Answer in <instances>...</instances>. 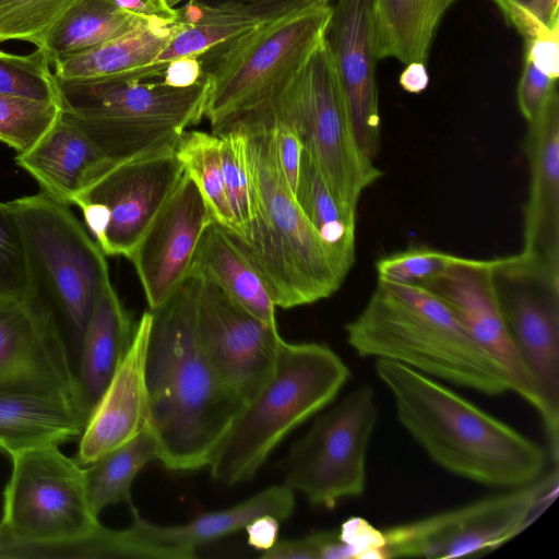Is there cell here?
<instances>
[{"instance_id": "2e32d148", "label": "cell", "mask_w": 559, "mask_h": 559, "mask_svg": "<svg viewBox=\"0 0 559 559\" xmlns=\"http://www.w3.org/2000/svg\"><path fill=\"white\" fill-rule=\"evenodd\" d=\"M199 274L201 343L224 385L243 405L269 377L282 337L277 326L261 322Z\"/></svg>"}, {"instance_id": "f1b7e54d", "label": "cell", "mask_w": 559, "mask_h": 559, "mask_svg": "<svg viewBox=\"0 0 559 559\" xmlns=\"http://www.w3.org/2000/svg\"><path fill=\"white\" fill-rule=\"evenodd\" d=\"M295 508L294 490L285 484L273 485L224 510L204 513L179 525L159 526L151 523L154 534L165 543L192 550L245 528L262 515H273L281 522Z\"/></svg>"}, {"instance_id": "8fae6325", "label": "cell", "mask_w": 559, "mask_h": 559, "mask_svg": "<svg viewBox=\"0 0 559 559\" xmlns=\"http://www.w3.org/2000/svg\"><path fill=\"white\" fill-rule=\"evenodd\" d=\"M558 472L507 492L383 531V559H450L500 547L557 493Z\"/></svg>"}, {"instance_id": "83f0119b", "label": "cell", "mask_w": 559, "mask_h": 559, "mask_svg": "<svg viewBox=\"0 0 559 559\" xmlns=\"http://www.w3.org/2000/svg\"><path fill=\"white\" fill-rule=\"evenodd\" d=\"M295 199L340 275L355 262L357 209L340 201L312 158L304 151Z\"/></svg>"}, {"instance_id": "52a82bcc", "label": "cell", "mask_w": 559, "mask_h": 559, "mask_svg": "<svg viewBox=\"0 0 559 559\" xmlns=\"http://www.w3.org/2000/svg\"><path fill=\"white\" fill-rule=\"evenodd\" d=\"M332 3L261 22L199 56L210 83L204 118L213 133L281 96L323 39Z\"/></svg>"}, {"instance_id": "1f68e13d", "label": "cell", "mask_w": 559, "mask_h": 559, "mask_svg": "<svg viewBox=\"0 0 559 559\" xmlns=\"http://www.w3.org/2000/svg\"><path fill=\"white\" fill-rule=\"evenodd\" d=\"M132 524L110 530L102 524L90 536L43 550L39 558L192 559L197 554L158 538L133 507Z\"/></svg>"}, {"instance_id": "484cf974", "label": "cell", "mask_w": 559, "mask_h": 559, "mask_svg": "<svg viewBox=\"0 0 559 559\" xmlns=\"http://www.w3.org/2000/svg\"><path fill=\"white\" fill-rule=\"evenodd\" d=\"M457 0H371L378 60L424 62L447 11Z\"/></svg>"}, {"instance_id": "4dcf8cb0", "label": "cell", "mask_w": 559, "mask_h": 559, "mask_svg": "<svg viewBox=\"0 0 559 559\" xmlns=\"http://www.w3.org/2000/svg\"><path fill=\"white\" fill-rule=\"evenodd\" d=\"M158 457V442L147 425L129 442L83 466L93 513L98 516L106 507L116 503H126L132 509L131 486L135 476Z\"/></svg>"}, {"instance_id": "c3c4849f", "label": "cell", "mask_w": 559, "mask_h": 559, "mask_svg": "<svg viewBox=\"0 0 559 559\" xmlns=\"http://www.w3.org/2000/svg\"><path fill=\"white\" fill-rule=\"evenodd\" d=\"M202 78L199 57H183L168 62L160 80L171 86L186 87L195 84Z\"/></svg>"}, {"instance_id": "836d02e7", "label": "cell", "mask_w": 559, "mask_h": 559, "mask_svg": "<svg viewBox=\"0 0 559 559\" xmlns=\"http://www.w3.org/2000/svg\"><path fill=\"white\" fill-rule=\"evenodd\" d=\"M178 10L181 25L160 51L156 62L168 63L183 57H199L215 45L261 23L189 3Z\"/></svg>"}, {"instance_id": "ba28073f", "label": "cell", "mask_w": 559, "mask_h": 559, "mask_svg": "<svg viewBox=\"0 0 559 559\" xmlns=\"http://www.w3.org/2000/svg\"><path fill=\"white\" fill-rule=\"evenodd\" d=\"M19 228L32 300L80 345L100 288L110 281L105 253L71 211L47 193L7 202Z\"/></svg>"}, {"instance_id": "d6a6232c", "label": "cell", "mask_w": 559, "mask_h": 559, "mask_svg": "<svg viewBox=\"0 0 559 559\" xmlns=\"http://www.w3.org/2000/svg\"><path fill=\"white\" fill-rule=\"evenodd\" d=\"M175 153L185 173L198 186L213 221L235 233L236 225L225 189L218 135L213 132L186 130L176 142Z\"/></svg>"}, {"instance_id": "60d3db41", "label": "cell", "mask_w": 559, "mask_h": 559, "mask_svg": "<svg viewBox=\"0 0 559 559\" xmlns=\"http://www.w3.org/2000/svg\"><path fill=\"white\" fill-rule=\"evenodd\" d=\"M275 152L288 187L295 195L304 146L294 122L281 109L277 99L266 105Z\"/></svg>"}, {"instance_id": "603a6c76", "label": "cell", "mask_w": 559, "mask_h": 559, "mask_svg": "<svg viewBox=\"0 0 559 559\" xmlns=\"http://www.w3.org/2000/svg\"><path fill=\"white\" fill-rule=\"evenodd\" d=\"M134 328L111 282H107L97 295L79 345L75 379L90 415L127 353Z\"/></svg>"}, {"instance_id": "d6986e66", "label": "cell", "mask_w": 559, "mask_h": 559, "mask_svg": "<svg viewBox=\"0 0 559 559\" xmlns=\"http://www.w3.org/2000/svg\"><path fill=\"white\" fill-rule=\"evenodd\" d=\"M324 40L357 145L374 160L380 151L381 119L371 0H333Z\"/></svg>"}, {"instance_id": "7bdbcfd3", "label": "cell", "mask_w": 559, "mask_h": 559, "mask_svg": "<svg viewBox=\"0 0 559 559\" xmlns=\"http://www.w3.org/2000/svg\"><path fill=\"white\" fill-rule=\"evenodd\" d=\"M556 93H558L557 81L539 71L524 58L516 98L525 120L533 121Z\"/></svg>"}, {"instance_id": "30bf717a", "label": "cell", "mask_w": 559, "mask_h": 559, "mask_svg": "<svg viewBox=\"0 0 559 559\" xmlns=\"http://www.w3.org/2000/svg\"><path fill=\"white\" fill-rule=\"evenodd\" d=\"M277 104L335 197L357 209L362 192L383 174L357 145L324 37Z\"/></svg>"}, {"instance_id": "ffe728a7", "label": "cell", "mask_w": 559, "mask_h": 559, "mask_svg": "<svg viewBox=\"0 0 559 559\" xmlns=\"http://www.w3.org/2000/svg\"><path fill=\"white\" fill-rule=\"evenodd\" d=\"M525 152L530 165L520 259L559 278V97L556 93L528 122Z\"/></svg>"}, {"instance_id": "7dc6e473", "label": "cell", "mask_w": 559, "mask_h": 559, "mask_svg": "<svg viewBox=\"0 0 559 559\" xmlns=\"http://www.w3.org/2000/svg\"><path fill=\"white\" fill-rule=\"evenodd\" d=\"M123 12L150 23L174 24L179 21L178 9L168 0H112Z\"/></svg>"}, {"instance_id": "f546056e", "label": "cell", "mask_w": 559, "mask_h": 559, "mask_svg": "<svg viewBox=\"0 0 559 559\" xmlns=\"http://www.w3.org/2000/svg\"><path fill=\"white\" fill-rule=\"evenodd\" d=\"M150 22L120 10L112 0H72L47 32L50 61L91 50Z\"/></svg>"}, {"instance_id": "8d00e7d4", "label": "cell", "mask_w": 559, "mask_h": 559, "mask_svg": "<svg viewBox=\"0 0 559 559\" xmlns=\"http://www.w3.org/2000/svg\"><path fill=\"white\" fill-rule=\"evenodd\" d=\"M59 116L57 104L0 93V141L23 153L55 124Z\"/></svg>"}, {"instance_id": "d590c367", "label": "cell", "mask_w": 559, "mask_h": 559, "mask_svg": "<svg viewBox=\"0 0 559 559\" xmlns=\"http://www.w3.org/2000/svg\"><path fill=\"white\" fill-rule=\"evenodd\" d=\"M50 62L43 48L25 56L0 50V93L58 105L57 83Z\"/></svg>"}, {"instance_id": "f907efd6", "label": "cell", "mask_w": 559, "mask_h": 559, "mask_svg": "<svg viewBox=\"0 0 559 559\" xmlns=\"http://www.w3.org/2000/svg\"><path fill=\"white\" fill-rule=\"evenodd\" d=\"M399 83L404 91L411 94L424 92L429 84L426 63L418 61L407 63L399 78Z\"/></svg>"}, {"instance_id": "7a4b0ae2", "label": "cell", "mask_w": 559, "mask_h": 559, "mask_svg": "<svg viewBox=\"0 0 559 559\" xmlns=\"http://www.w3.org/2000/svg\"><path fill=\"white\" fill-rule=\"evenodd\" d=\"M402 426L442 468L492 487L515 488L543 476L547 456L537 443L435 378L376 359Z\"/></svg>"}, {"instance_id": "e575fe53", "label": "cell", "mask_w": 559, "mask_h": 559, "mask_svg": "<svg viewBox=\"0 0 559 559\" xmlns=\"http://www.w3.org/2000/svg\"><path fill=\"white\" fill-rule=\"evenodd\" d=\"M214 134L218 135L221 141L225 189L236 225L234 234L243 237L252 219V190L246 135L237 123L229 124Z\"/></svg>"}, {"instance_id": "4316f807", "label": "cell", "mask_w": 559, "mask_h": 559, "mask_svg": "<svg viewBox=\"0 0 559 559\" xmlns=\"http://www.w3.org/2000/svg\"><path fill=\"white\" fill-rule=\"evenodd\" d=\"M191 271L212 281L229 299L270 326L276 324V306L262 278L214 221L206 228Z\"/></svg>"}, {"instance_id": "ee69618b", "label": "cell", "mask_w": 559, "mask_h": 559, "mask_svg": "<svg viewBox=\"0 0 559 559\" xmlns=\"http://www.w3.org/2000/svg\"><path fill=\"white\" fill-rule=\"evenodd\" d=\"M523 36L525 47L559 41V24L549 25L520 0H492Z\"/></svg>"}, {"instance_id": "5bb4252c", "label": "cell", "mask_w": 559, "mask_h": 559, "mask_svg": "<svg viewBox=\"0 0 559 559\" xmlns=\"http://www.w3.org/2000/svg\"><path fill=\"white\" fill-rule=\"evenodd\" d=\"M500 259L456 255L445 270L423 287L452 310L472 337L504 370L512 391L536 409L549 440L551 456L558 460L559 420L550 414L511 337L501 310L495 280Z\"/></svg>"}, {"instance_id": "ac0fdd59", "label": "cell", "mask_w": 559, "mask_h": 559, "mask_svg": "<svg viewBox=\"0 0 559 559\" xmlns=\"http://www.w3.org/2000/svg\"><path fill=\"white\" fill-rule=\"evenodd\" d=\"M88 417L74 380L37 373L0 379V451L10 457L79 439Z\"/></svg>"}, {"instance_id": "681fc988", "label": "cell", "mask_w": 559, "mask_h": 559, "mask_svg": "<svg viewBox=\"0 0 559 559\" xmlns=\"http://www.w3.org/2000/svg\"><path fill=\"white\" fill-rule=\"evenodd\" d=\"M280 520L273 515H262L251 521L247 531L248 544L261 551H266L278 540Z\"/></svg>"}, {"instance_id": "e0dca14e", "label": "cell", "mask_w": 559, "mask_h": 559, "mask_svg": "<svg viewBox=\"0 0 559 559\" xmlns=\"http://www.w3.org/2000/svg\"><path fill=\"white\" fill-rule=\"evenodd\" d=\"M212 222L198 186L185 173L128 258L150 310L164 304L190 274L199 243Z\"/></svg>"}, {"instance_id": "44dd1931", "label": "cell", "mask_w": 559, "mask_h": 559, "mask_svg": "<svg viewBox=\"0 0 559 559\" xmlns=\"http://www.w3.org/2000/svg\"><path fill=\"white\" fill-rule=\"evenodd\" d=\"M151 325L148 310L135 324L127 353L88 417L74 456L82 466L129 442L148 425L145 367Z\"/></svg>"}, {"instance_id": "9a60e30c", "label": "cell", "mask_w": 559, "mask_h": 559, "mask_svg": "<svg viewBox=\"0 0 559 559\" xmlns=\"http://www.w3.org/2000/svg\"><path fill=\"white\" fill-rule=\"evenodd\" d=\"M495 280L511 337L559 420V278L515 254L500 259Z\"/></svg>"}, {"instance_id": "cb8c5ba5", "label": "cell", "mask_w": 559, "mask_h": 559, "mask_svg": "<svg viewBox=\"0 0 559 559\" xmlns=\"http://www.w3.org/2000/svg\"><path fill=\"white\" fill-rule=\"evenodd\" d=\"M105 159L82 130L60 116L31 148L15 157L43 192L69 205Z\"/></svg>"}, {"instance_id": "ab89813d", "label": "cell", "mask_w": 559, "mask_h": 559, "mask_svg": "<svg viewBox=\"0 0 559 559\" xmlns=\"http://www.w3.org/2000/svg\"><path fill=\"white\" fill-rule=\"evenodd\" d=\"M28 290L21 235L8 204L0 202V304L24 300Z\"/></svg>"}, {"instance_id": "bcb514c9", "label": "cell", "mask_w": 559, "mask_h": 559, "mask_svg": "<svg viewBox=\"0 0 559 559\" xmlns=\"http://www.w3.org/2000/svg\"><path fill=\"white\" fill-rule=\"evenodd\" d=\"M336 536V531H321L295 539L277 540L263 551V559H323L326 547Z\"/></svg>"}, {"instance_id": "7402d4cb", "label": "cell", "mask_w": 559, "mask_h": 559, "mask_svg": "<svg viewBox=\"0 0 559 559\" xmlns=\"http://www.w3.org/2000/svg\"><path fill=\"white\" fill-rule=\"evenodd\" d=\"M75 379L67 340L43 309L29 299L0 304V379L27 374Z\"/></svg>"}, {"instance_id": "f5cc1de1", "label": "cell", "mask_w": 559, "mask_h": 559, "mask_svg": "<svg viewBox=\"0 0 559 559\" xmlns=\"http://www.w3.org/2000/svg\"><path fill=\"white\" fill-rule=\"evenodd\" d=\"M183 0H168L169 4L174 8H176V5L180 2H182Z\"/></svg>"}, {"instance_id": "d4e9b609", "label": "cell", "mask_w": 559, "mask_h": 559, "mask_svg": "<svg viewBox=\"0 0 559 559\" xmlns=\"http://www.w3.org/2000/svg\"><path fill=\"white\" fill-rule=\"evenodd\" d=\"M181 25L146 23L91 50L55 60L60 79H162L168 63L156 59Z\"/></svg>"}, {"instance_id": "9c48e42d", "label": "cell", "mask_w": 559, "mask_h": 559, "mask_svg": "<svg viewBox=\"0 0 559 559\" xmlns=\"http://www.w3.org/2000/svg\"><path fill=\"white\" fill-rule=\"evenodd\" d=\"M11 460L0 558H36L44 549L85 538L99 527L88 503L84 467L59 444L32 448Z\"/></svg>"}, {"instance_id": "4fadbf2b", "label": "cell", "mask_w": 559, "mask_h": 559, "mask_svg": "<svg viewBox=\"0 0 559 559\" xmlns=\"http://www.w3.org/2000/svg\"><path fill=\"white\" fill-rule=\"evenodd\" d=\"M377 420L372 386L364 383L352 390L292 445L284 484L325 509L362 495L367 449Z\"/></svg>"}, {"instance_id": "f6af8a7d", "label": "cell", "mask_w": 559, "mask_h": 559, "mask_svg": "<svg viewBox=\"0 0 559 559\" xmlns=\"http://www.w3.org/2000/svg\"><path fill=\"white\" fill-rule=\"evenodd\" d=\"M337 532L344 546L345 559H383V531L365 519H348Z\"/></svg>"}, {"instance_id": "74e56055", "label": "cell", "mask_w": 559, "mask_h": 559, "mask_svg": "<svg viewBox=\"0 0 559 559\" xmlns=\"http://www.w3.org/2000/svg\"><path fill=\"white\" fill-rule=\"evenodd\" d=\"M72 0H0V41L20 39L39 48Z\"/></svg>"}, {"instance_id": "b9f144b4", "label": "cell", "mask_w": 559, "mask_h": 559, "mask_svg": "<svg viewBox=\"0 0 559 559\" xmlns=\"http://www.w3.org/2000/svg\"><path fill=\"white\" fill-rule=\"evenodd\" d=\"M322 0H183L200 9L239 15L255 22L276 20Z\"/></svg>"}, {"instance_id": "7c38bea8", "label": "cell", "mask_w": 559, "mask_h": 559, "mask_svg": "<svg viewBox=\"0 0 559 559\" xmlns=\"http://www.w3.org/2000/svg\"><path fill=\"white\" fill-rule=\"evenodd\" d=\"M185 170L175 146L105 159L73 198L105 255L129 258Z\"/></svg>"}, {"instance_id": "5b68a950", "label": "cell", "mask_w": 559, "mask_h": 559, "mask_svg": "<svg viewBox=\"0 0 559 559\" xmlns=\"http://www.w3.org/2000/svg\"><path fill=\"white\" fill-rule=\"evenodd\" d=\"M350 371L326 344L280 341L269 377L242 405L209 464L213 479L254 478L295 428L329 405Z\"/></svg>"}, {"instance_id": "3957f363", "label": "cell", "mask_w": 559, "mask_h": 559, "mask_svg": "<svg viewBox=\"0 0 559 559\" xmlns=\"http://www.w3.org/2000/svg\"><path fill=\"white\" fill-rule=\"evenodd\" d=\"M233 123L239 124L246 135L252 219L243 237L222 228L258 272L276 308L290 309L330 297L344 278L287 185L267 108Z\"/></svg>"}, {"instance_id": "816d5d0a", "label": "cell", "mask_w": 559, "mask_h": 559, "mask_svg": "<svg viewBox=\"0 0 559 559\" xmlns=\"http://www.w3.org/2000/svg\"><path fill=\"white\" fill-rule=\"evenodd\" d=\"M549 25L559 24V0H520Z\"/></svg>"}, {"instance_id": "f35d334b", "label": "cell", "mask_w": 559, "mask_h": 559, "mask_svg": "<svg viewBox=\"0 0 559 559\" xmlns=\"http://www.w3.org/2000/svg\"><path fill=\"white\" fill-rule=\"evenodd\" d=\"M456 255L430 247H411L376 262L378 281L424 286L439 275Z\"/></svg>"}, {"instance_id": "6da1fadb", "label": "cell", "mask_w": 559, "mask_h": 559, "mask_svg": "<svg viewBox=\"0 0 559 559\" xmlns=\"http://www.w3.org/2000/svg\"><path fill=\"white\" fill-rule=\"evenodd\" d=\"M200 274L191 271L152 312L146 354L148 426L174 472L209 466L242 403L224 385L197 325Z\"/></svg>"}, {"instance_id": "8992f818", "label": "cell", "mask_w": 559, "mask_h": 559, "mask_svg": "<svg viewBox=\"0 0 559 559\" xmlns=\"http://www.w3.org/2000/svg\"><path fill=\"white\" fill-rule=\"evenodd\" d=\"M55 78L60 117L109 159L175 146L183 131L204 118L210 88L204 73L186 87L162 80Z\"/></svg>"}, {"instance_id": "277c9868", "label": "cell", "mask_w": 559, "mask_h": 559, "mask_svg": "<svg viewBox=\"0 0 559 559\" xmlns=\"http://www.w3.org/2000/svg\"><path fill=\"white\" fill-rule=\"evenodd\" d=\"M345 333L361 357L393 360L487 395L512 391L500 365L452 310L423 286L378 281Z\"/></svg>"}]
</instances>
